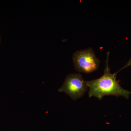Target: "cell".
<instances>
[{
    "label": "cell",
    "mask_w": 131,
    "mask_h": 131,
    "mask_svg": "<svg viewBox=\"0 0 131 131\" xmlns=\"http://www.w3.org/2000/svg\"><path fill=\"white\" fill-rule=\"evenodd\" d=\"M109 52L107 54L106 67L104 74L96 80L86 81V84L89 88V96L90 98L94 96L100 101L103 96L114 95L117 97L123 96L128 99L131 91L122 88L119 84L120 80H116L117 74H112L108 65Z\"/></svg>",
    "instance_id": "6da1fadb"
},
{
    "label": "cell",
    "mask_w": 131,
    "mask_h": 131,
    "mask_svg": "<svg viewBox=\"0 0 131 131\" xmlns=\"http://www.w3.org/2000/svg\"><path fill=\"white\" fill-rule=\"evenodd\" d=\"M73 59L75 69L77 71L90 73L98 69L100 61L91 48L75 52Z\"/></svg>",
    "instance_id": "7a4b0ae2"
},
{
    "label": "cell",
    "mask_w": 131,
    "mask_h": 131,
    "mask_svg": "<svg viewBox=\"0 0 131 131\" xmlns=\"http://www.w3.org/2000/svg\"><path fill=\"white\" fill-rule=\"evenodd\" d=\"M88 86L80 74H70L66 78L63 84L59 89V92H64L74 100L83 96L88 90Z\"/></svg>",
    "instance_id": "3957f363"
},
{
    "label": "cell",
    "mask_w": 131,
    "mask_h": 131,
    "mask_svg": "<svg viewBox=\"0 0 131 131\" xmlns=\"http://www.w3.org/2000/svg\"><path fill=\"white\" fill-rule=\"evenodd\" d=\"M131 65V58L129 60V62H127V63L126 64L125 66L124 67H123V68H122V69H121L119 71H118V72H116V73H118V72H119V71H121V70H122V69H125V68H127V67H128V66H130Z\"/></svg>",
    "instance_id": "277c9868"
},
{
    "label": "cell",
    "mask_w": 131,
    "mask_h": 131,
    "mask_svg": "<svg viewBox=\"0 0 131 131\" xmlns=\"http://www.w3.org/2000/svg\"><path fill=\"white\" fill-rule=\"evenodd\" d=\"M0 41H1V38H0Z\"/></svg>",
    "instance_id": "5b68a950"
}]
</instances>
